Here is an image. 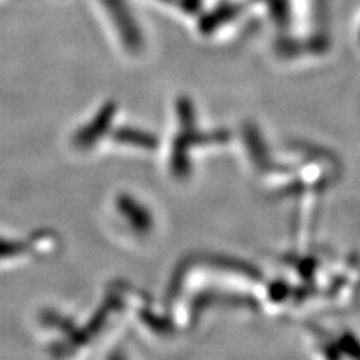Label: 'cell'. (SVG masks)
<instances>
[{"label": "cell", "mask_w": 360, "mask_h": 360, "mask_svg": "<svg viewBox=\"0 0 360 360\" xmlns=\"http://www.w3.org/2000/svg\"><path fill=\"white\" fill-rule=\"evenodd\" d=\"M168 2H170V0H168Z\"/></svg>", "instance_id": "obj_7"}, {"label": "cell", "mask_w": 360, "mask_h": 360, "mask_svg": "<svg viewBox=\"0 0 360 360\" xmlns=\"http://www.w3.org/2000/svg\"><path fill=\"white\" fill-rule=\"evenodd\" d=\"M115 137L116 141L119 143H123V144H129V146H139V148H153V143H155V139L152 137L150 134H146L143 131H139V129H134V128H120L115 132Z\"/></svg>", "instance_id": "obj_4"}, {"label": "cell", "mask_w": 360, "mask_h": 360, "mask_svg": "<svg viewBox=\"0 0 360 360\" xmlns=\"http://www.w3.org/2000/svg\"><path fill=\"white\" fill-rule=\"evenodd\" d=\"M123 47L131 54L143 51V33L127 0H101Z\"/></svg>", "instance_id": "obj_1"}, {"label": "cell", "mask_w": 360, "mask_h": 360, "mask_svg": "<svg viewBox=\"0 0 360 360\" xmlns=\"http://www.w3.org/2000/svg\"><path fill=\"white\" fill-rule=\"evenodd\" d=\"M116 115V104L107 103L103 108L99 110L98 115L90 120L86 127H83L80 131L75 134L74 137V146L78 149H89L92 146L103 139V135L107 132V129L111 125V120Z\"/></svg>", "instance_id": "obj_2"}, {"label": "cell", "mask_w": 360, "mask_h": 360, "mask_svg": "<svg viewBox=\"0 0 360 360\" xmlns=\"http://www.w3.org/2000/svg\"><path fill=\"white\" fill-rule=\"evenodd\" d=\"M108 360H127V357H125V354H123L122 352H115V353L110 356Z\"/></svg>", "instance_id": "obj_6"}, {"label": "cell", "mask_w": 360, "mask_h": 360, "mask_svg": "<svg viewBox=\"0 0 360 360\" xmlns=\"http://www.w3.org/2000/svg\"><path fill=\"white\" fill-rule=\"evenodd\" d=\"M117 209L131 225V229L139 233H146L150 229V217L139 201H135L129 195H122L117 198Z\"/></svg>", "instance_id": "obj_3"}, {"label": "cell", "mask_w": 360, "mask_h": 360, "mask_svg": "<svg viewBox=\"0 0 360 360\" xmlns=\"http://www.w3.org/2000/svg\"><path fill=\"white\" fill-rule=\"evenodd\" d=\"M25 250H26V245L22 242L8 240V239L0 238V260H4V258L17 257L22 254Z\"/></svg>", "instance_id": "obj_5"}]
</instances>
